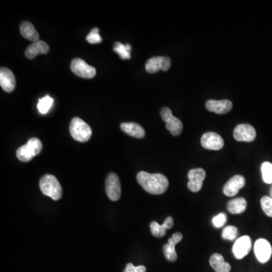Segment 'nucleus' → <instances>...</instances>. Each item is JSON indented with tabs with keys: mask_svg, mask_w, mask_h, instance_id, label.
<instances>
[{
	"mask_svg": "<svg viewBox=\"0 0 272 272\" xmlns=\"http://www.w3.org/2000/svg\"><path fill=\"white\" fill-rule=\"evenodd\" d=\"M206 108L210 112H214L218 115H225L232 110L233 105L231 101L227 100H209L206 102Z\"/></svg>",
	"mask_w": 272,
	"mask_h": 272,
	"instance_id": "nucleus-17",
	"label": "nucleus"
},
{
	"mask_svg": "<svg viewBox=\"0 0 272 272\" xmlns=\"http://www.w3.org/2000/svg\"><path fill=\"white\" fill-rule=\"evenodd\" d=\"M162 119L166 122V128L174 136L180 135L183 129V124L180 119L172 115V111L169 108H162L160 111Z\"/></svg>",
	"mask_w": 272,
	"mask_h": 272,
	"instance_id": "nucleus-5",
	"label": "nucleus"
},
{
	"mask_svg": "<svg viewBox=\"0 0 272 272\" xmlns=\"http://www.w3.org/2000/svg\"><path fill=\"white\" fill-rule=\"evenodd\" d=\"M69 129L71 136L78 142H87L92 136L90 126L79 117L73 118Z\"/></svg>",
	"mask_w": 272,
	"mask_h": 272,
	"instance_id": "nucleus-4",
	"label": "nucleus"
},
{
	"mask_svg": "<svg viewBox=\"0 0 272 272\" xmlns=\"http://www.w3.org/2000/svg\"><path fill=\"white\" fill-rule=\"evenodd\" d=\"M131 45L129 44H126V45H123L121 42H115V45H114V51L120 57L121 59H130L131 55Z\"/></svg>",
	"mask_w": 272,
	"mask_h": 272,
	"instance_id": "nucleus-24",
	"label": "nucleus"
},
{
	"mask_svg": "<svg viewBox=\"0 0 272 272\" xmlns=\"http://www.w3.org/2000/svg\"><path fill=\"white\" fill-rule=\"evenodd\" d=\"M251 247V238L249 236H243L237 239L233 244V255L237 259H243L250 253Z\"/></svg>",
	"mask_w": 272,
	"mask_h": 272,
	"instance_id": "nucleus-15",
	"label": "nucleus"
},
{
	"mask_svg": "<svg viewBox=\"0 0 272 272\" xmlns=\"http://www.w3.org/2000/svg\"><path fill=\"white\" fill-rule=\"evenodd\" d=\"M263 181L266 184H272V163L264 162L261 166Z\"/></svg>",
	"mask_w": 272,
	"mask_h": 272,
	"instance_id": "nucleus-26",
	"label": "nucleus"
},
{
	"mask_svg": "<svg viewBox=\"0 0 272 272\" xmlns=\"http://www.w3.org/2000/svg\"><path fill=\"white\" fill-rule=\"evenodd\" d=\"M122 132L137 139H143L145 136V129L136 122H122L120 125Z\"/></svg>",
	"mask_w": 272,
	"mask_h": 272,
	"instance_id": "nucleus-20",
	"label": "nucleus"
},
{
	"mask_svg": "<svg viewBox=\"0 0 272 272\" xmlns=\"http://www.w3.org/2000/svg\"><path fill=\"white\" fill-rule=\"evenodd\" d=\"M39 187L42 194L52 200H58L62 196V188L58 179L52 175H45L39 181Z\"/></svg>",
	"mask_w": 272,
	"mask_h": 272,
	"instance_id": "nucleus-2",
	"label": "nucleus"
},
{
	"mask_svg": "<svg viewBox=\"0 0 272 272\" xmlns=\"http://www.w3.org/2000/svg\"><path fill=\"white\" fill-rule=\"evenodd\" d=\"M254 253L260 263H267L272 254V248L270 243L263 238L256 240L254 245Z\"/></svg>",
	"mask_w": 272,
	"mask_h": 272,
	"instance_id": "nucleus-12",
	"label": "nucleus"
},
{
	"mask_svg": "<svg viewBox=\"0 0 272 272\" xmlns=\"http://www.w3.org/2000/svg\"><path fill=\"white\" fill-rule=\"evenodd\" d=\"M52 104H53V98L47 95L39 99L38 105H37V108H38V110L41 114L45 115V114L48 113V111L52 108Z\"/></svg>",
	"mask_w": 272,
	"mask_h": 272,
	"instance_id": "nucleus-25",
	"label": "nucleus"
},
{
	"mask_svg": "<svg viewBox=\"0 0 272 272\" xmlns=\"http://www.w3.org/2000/svg\"><path fill=\"white\" fill-rule=\"evenodd\" d=\"M256 137V129L250 124L237 125L233 130V138L237 142H252Z\"/></svg>",
	"mask_w": 272,
	"mask_h": 272,
	"instance_id": "nucleus-10",
	"label": "nucleus"
},
{
	"mask_svg": "<svg viewBox=\"0 0 272 272\" xmlns=\"http://www.w3.org/2000/svg\"><path fill=\"white\" fill-rule=\"evenodd\" d=\"M174 225V220L169 216L165 219L163 225H159L156 222H152L150 225L151 232L153 236L156 237H163L166 235V230L172 229Z\"/></svg>",
	"mask_w": 272,
	"mask_h": 272,
	"instance_id": "nucleus-18",
	"label": "nucleus"
},
{
	"mask_svg": "<svg viewBox=\"0 0 272 272\" xmlns=\"http://www.w3.org/2000/svg\"><path fill=\"white\" fill-rule=\"evenodd\" d=\"M86 40L90 44H98L102 42L103 39L99 34V30L95 28H93L86 37Z\"/></svg>",
	"mask_w": 272,
	"mask_h": 272,
	"instance_id": "nucleus-28",
	"label": "nucleus"
},
{
	"mask_svg": "<svg viewBox=\"0 0 272 272\" xmlns=\"http://www.w3.org/2000/svg\"><path fill=\"white\" fill-rule=\"evenodd\" d=\"M42 149V144L37 138L29 139L26 145L20 147L17 150V157L22 162H29L31 159L39 155Z\"/></svg>",
	"mask_w": 272,
	"mask_h": 272,
	"instance_id": "nucleus-3",
	"label": "nucleus"
},
{
	"mask_svg": "<svg viewBox=\"0 0 272 272\" xmlns=\"http://www.w3.org/2000/svg\"><path fill=\"white\" fill-rule=\"evenodd\" d=\"M270 194H271V197H272V189H271Z\"/></svg>",
	"mask_w": 272,
	"mask_h": 272,
	"instance_id": "nucleus-32",
	"label": "nucleus"
},
{
	"mask_svg": "<svg viewBox=\"0 0 272 272\" xmlns=\"http://www.w3.org/2000/svg\"><path fill=\"white\" fill-rule=\"evenodd\" d=\"M209 264L216 272H230L232 267L219 253H214L209 259Z\"/></svg>",
	"mask_w": 272,
	"mask_h": 272,
	"instance_id": "nucleus-21",
	"label": "nucleus"
},
{
	"mask_svg": "<svg viewBox=\"0 0 272 272\" xmlns=\"http://www.w3.org/2000/svg\"><path fill=\"white\" fill-rule=\"evenodd\" d=\"M0 85L5 92L14 91L16 85L15 75L11 70L7 68H1L0 70Z\"/></svg>",
	"mask_w": 272,
	"mask_h": 272,
	"instance_id": "nucleus-16",
	"label": "nucleus"
},
{
	"mask_svg": "<svg viewBox=\"0 0 272 272\" xmlns=\"http://www.w3.org/2000/svg\"><path fill=\"white\" fill-rule=\"evenodd\" d=\"M237 235H238V230L234 226H227L222 231V237L225 240H235Z\"/></svg>",
	"mask_w": 272,
	"mask_h": 272,
	"instance_id": "nucleus-27",
	"label": "nucleus"
},
{
	"mask_svg": "<svg viewBox=\"0 0 272 272\" xmlns=\"http://www.w3.org/2000/svg\"><path fill=\"white\" fill-rule=\"evenodd\" d=\"M183 238L182 233L179 232L173 233L169 239V241L163 246V253L165 257L169 262H176L178 256L176 251V245Z\"/></svg>",
	"mask_w": 272,
	"mask_h": 272,
	"instance_id": "nucleus-13",
	"label": "nucleus"
},
{
	"mask_svg": "<svg viewBox=\"0 0 272 272\" xmlns=\"http://www.w3.org/2000/svg\"><path fill=\"white\" fill-rule=\"evenodd\" d=\"M261 206L264 213L269 217L272 218V198L265 196L261 199Z\"/></svg>",
	"mask_w": 272,
	"mask_h": 272,
	"instance_id": "nucleus-29",
	"label": "nucleus"
},
{
	"mask_svg": "<svg viewBox=\"0 0 272 272\" xmlns=\"http://www.w3.org/2000/svg\"><path fill=\"white\" fill-rule=\"evenodd\" d=\"M171 67V60L169 57H153L147 61L145 69L149 74H155L158 71H167Z\"/></svg>",
	"mask_w": 272,
	"mask_h": 272,
	"instance_id": "nucleus-8",
	"label": "nucleus"
},
{
	"mask_svg": "<svg viewBox=\"0 0 272 272\" xmlns=\"http://www.w3.org/2000/svg\"><path fill=\"white\" fill-rule=\"evenodd\" d=\"M71 71L79 78L91 79L96 75V70L94 67L88 65L81 58L72 60L71 64Z\"/></svg>",
	"mask_w": 272,
	"mask_h": 272,
	"instance_id": "nucleus-6",
	"label": "nucleus"
},
{
	"mask_svg": "<svg viewBox=\"0 0 272 272\" xmlns=\"http://www.w3.org/2000/svg\"><path fill=\"white\" fill-rule=\"evenodd\" d=\"M200 142L202 146L207 150L219 151L224 147V140L216 132H209L203 134Z\"/></svg>",
	"mask_w": 272,
	"mask_h": 272,
	"instance_id": "nucleus-11",
	"label": "nucleus"
},
{
	"mask_svg": "<svg viewBox=\"0 0 272 272\" xmlns=\"http://www.w3.org/2000/svg\"><path fill=\"white\" fill-rule=\"evenodd\" d=\"M48 51H49V46L48 44L44 41L39 40L38 42H33L27 48L25 51V56L28 59H34L38 55L48 53Z\"/></svg>",
	"mask_w": 272,
	"mask_h": 272,
	"instance_id": "nucleus-19",
	"label": "nucleus"
},
{
	"mask_svg": "<svg viewBox=\"0 0 272 272\" xmlns=\"http://www.w3.org/2000/svg\"><path fill=\"white\" fill-rule=\"evenodd\" d=\"M246 185V179L240 175L233 176L223 188V192L228 196H233Z\"/></svg>",
	"mask_w": 272,
	"mask_h": 272,
	"instance_id": "nucleus-14",
	"label": "nucleus"
},
{
	"mask_svg": "<svg viewBox=\"0 0 272 272\" xmlns=\"http://www.w3.org/2000/svg\"><path fill=\"white\" fill-rule=\"evenodd\" d=\"M188 187L192 192H198L203 187V182L206 178V172L201 168H196L189 171Z\"/></svg>",
	"mask_w": 272,
	"mask_h": 272,
	"instance_id": "nucleus-9",
	"label": "nucleus"
},
{
	"mask_svg": "<svg viewBox=\"0 0 272 272\" xmlns=\"http://www.w3.org/2000/svg\"><path fill=\"white\" fill-rule=\"evenodd\" d=\"M21 36L28 40L36 42L39 41V35L31 23L24 21L20 26Z\"/></svg>",
	"mask_w": 272,
	"mask_h": 272,
	"instance_id": "nucleus-22",
	"label": "nucleus"
},
{
	"mask_svg": "<svg viewBox=\"0 0 272 272\" xmlns=\"http://www.w3.org/2000/svg\"><path fill=\"white\" fill-rule=\"evenodd\" d=\"M226 222H227V216L225 213H219L217 216H215L213 219V225L214 227L222 228L225 226Z\"/></svg>",
	"mask_w": 272,
	"mask_h": 272,
	"instance_id": "nucleus-30",
	"label": "nucleus"
},
{
	"mask_svg": "<svg viewBox=\"0 0 272 272\" xmlns=\"http://www.w3.org/2000/svg\"><path fill=\"white\" fill-rule=\"evenodd\" d=\"M105 190L112 201L119 200L121 195V185L119 177L115 173H110L105 182Z\"/></svg>",
	"mask_w": 272,
	"mask_h": 272,
	"instance_id": "nucleus-7",
	"label": "nucleus"
},
{
	"mask_svg": "<svg viewBox=\"0 0 272 272\" xmlns=\"http://www.w3.org/2000/svg\"><path fill=\"white\" fill-rule=\"evenodd\" d=\"M137 181L144 190L152 194H162L169 187V181L164 175L160 173L151 174L141 171L138 173Z\"/></svg>",
	"mask_w": 272,
	"mask_h": 272,
	"instance_id": "nucleus-1",
	"label": "nucleus"
},
{
	"mask_svg": "<svg viewBox=\"0 0 272 272\" xmlns=\"http://www.w3.org/2000/svg\"><path fill=\"white\" fill-rule=\"evenodd\" d=\"M123 272H146V268L143 266L135 267L132 263L126 265V269Z\"/></svg>",
	"mask_w": 272,
	"mask_h": 272,
	"instance_id": "nucleus-31",
	"label": "nucleus"
},
{
	"mask_svg": "<svg viewBox=\"0 0 272 272\" xmlns=\"http://www.w3.org/2000/svg\"><path fill=\"white\" fill-rule=\"evenodd\" d=\"M228 209L232 214H241L246 210L247 203L243 197H237L228 203Z\"/></svg>",
	"mask_w": 272,
	"mask_h": 272,
	"instance_id": "nucleus-23",
	"label": "nucleus"
}]
</instances>
